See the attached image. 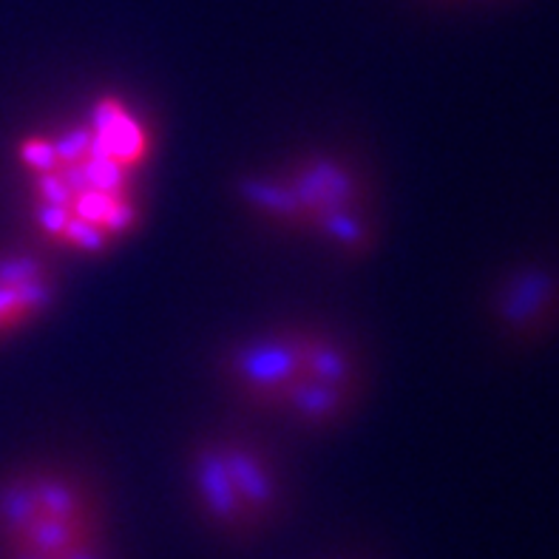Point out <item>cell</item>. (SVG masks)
Masks as SVG:
<instances>
[{
    "label": "cell",
    "instance_id": "6",
    "mask_svg": "<svg viewBox=\"0 0 559 559\" xmlns=\"http://www.w3.org/2000/svg\"><path fill=\"white\" fill-rule=\"evenodd\" d=\"M310 319L264 324L236 335L216 358V378L236 404L259 415H278L305 376Z\"/></svg>",
    "mask_w": 559,
    "mask_h": 559
},
{
    "label": "cell",
    "instance_id": "5",
    "mask_svg": "<svg viewBox=\"0 0 559 559\" xmlns=\"http://www.w3.org/2000/svg\"><path fill=\"white\" fill-rule=\"evenodd\" d=\"M367 358L353 335L310 319L305 376L284 401L278 418L301 432L324 435L353 420L367 397Z\"/></svg>",
    "mask_w": 559,
    "mask_h": 559
},
{
    "label": "cell",
    "instance_id": "8",
    "mask_svg": "<svg viewBox=\"0 0 559 559\" xmlns=\"http://www.w3.org/2000/svg\"><path fill=\"white\" fill-rule=\"evenodd\" d=\"M559 312V276L546 264H523L509 270L491 293V319L511 341L543 335Z\"/></svg>",
    "mask_w": 559,
    "mask_h": 559
},
{
    "label": "cell",
    "instance_id": "2",
    "mask_svg": "<svg viewBox=\"0 0 559 559\" xmlns=\"http://www.w3.org/2000/svg\"><path fill=\"white\" fill-rule=\"evenodd\" d=\"M234 199L259 225L305 236L341 262H364L381 239L372 174L361 156L316 145L234 179Z\"/></svg>",
    "mask_w": 559,
    "mask_h": 559
},
{
    "label": "cell",
    "instance_id": "3",
    "mask_svg": "<svg viewBox=\"0 0 559 559\" xmlns=\"http://www.w3.org/2000/svg\"><path fill=\"white\" fill-rule=\"evenodd\" d=\"M0 559H122L94 472L60 457L0 475Z\"/></svg>",
    "mask_w": 559,
    "mask_h": 559
},
{
    "label": "cell",
    "instance_id": "7",
    "mask_svg": "<svg viewBox=\"0 0 559 559\" xmlns=\"http://www.w3.org/2000/svg\"><path fill=\"white\" fill-rule=\"evenodd\" d=\"M63 298V270L43 245H0V347L49 319Z\"/></svg>",
    "mask_w": 559,
    "mask_h": 559
},
{
    "label": "cell",
    "instance_id": "1",
    "mask_svg": "<svg viewBox=\"0 0 559 559\" xmlns=\"http://www.w3.org/2000/svg\"><path fill=\"white\" fill-rule=\"evenodd\" d=\"M26 219L49 253L97 259L134 239L145 219L142 174L114 163L83 117L14 140Z\"/></svg>",
    "mask_w": 559,
    "mask_h": 559
},
{
    "label": "cell",
    "instance_id": "4",
    "mask_svg": "<svg viewBox=\"0 0 559 559\" xmlns=\"http://www.w3.org/2000/svg\"><path fill=\"white\" fill-rule=\"evenodd\" d=\"M185 491L207 532L227 543L259 539L290 506L278 454L241 429H213L193 440L185 452Z\"/></svg>",
    "mask_w": 559,
    "mask_h": 559
}]
</instances>
